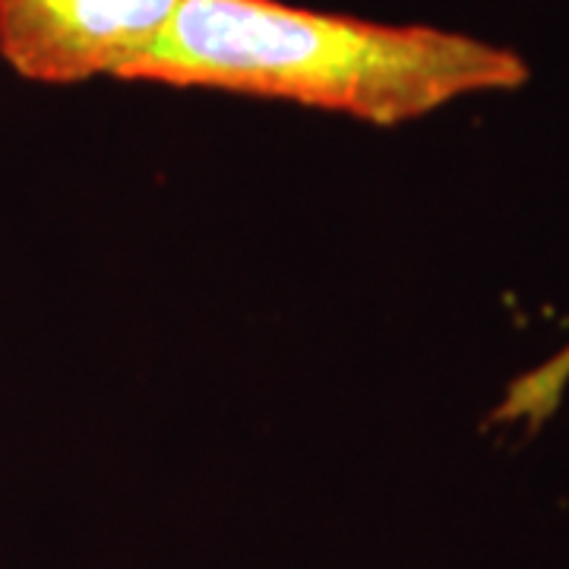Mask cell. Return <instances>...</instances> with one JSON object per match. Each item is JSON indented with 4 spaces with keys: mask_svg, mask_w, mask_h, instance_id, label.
Returning <instances> with one entry per match:
<instances>
[{
    "mask_svg": "<svg viewBox=\"0 0 569 569\" xmlns=\"http://www.w3.org/2000/svg\"><path fill=\"white\" fill-rule=\"evenodd\" d=\"M512 48L437 26H396L279 0H183L130 82L209 89L346 114L373 127L526 86Z\"/></svg>",
    "mask_w": 569,
    "mask_h": 569,
    "instance_id": "obj_1",
    "label": "cell"
},
{
    "mask_svg": "<svg viewBox=\"0 0 569 569\" xmlns=\"http://www.w3.org/2000/svg\"><path fill=\"white\" fill-rule=\"evenodd\" d=\"M183 0H0V58L29 82L77 86L130 73Z\"/></svg>",
    "mask_w": 569,
    "mask_h": 569,
    "instance_id": "obj_2",
    "label": "cell"
},
{
    "mask_svg": "<svg viewBox=\"0 0 569 569\" xmlns=\"http://www.w3.org/2000/svg\"><path fill=\"white\" fill-rule=\"evenodd\" d=\"M569 383V346L553 355L548 365L531 370L526 377H519L509 387L503 406L497 408L493 421H529L541 425L553 408L560 406L563 389Z\"/></svg>",
    "mask_w": 569,
    "mask_h": 569,
    "instance_id": "obj_3",
    "label": "cell"
}]
</instances>
